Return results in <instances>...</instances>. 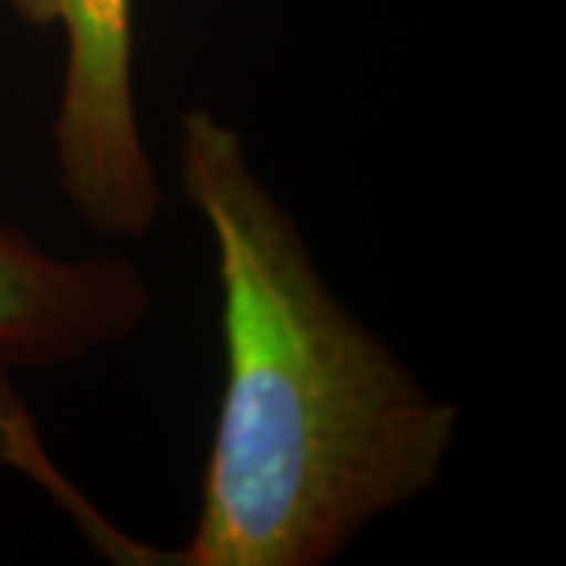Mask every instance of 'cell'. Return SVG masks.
<instances>
[{"mask_svg":"<svg viewBox=\"0 0 566 566\" xmlns=\"http://www.w3.org/2000/svg\"><path fill=\"white\" fill-rule=\"evenodd\" d=\"M186 202L214 243L223 385L177 566H324L441 482L460 406L327 286L237 126L186 107Z\"/></svg>","mask_w":566,"mask_h":566,"instance_id":"obj_1","label":"cell"},{"mask_svg":"<svg viewBox=\"0 0 566 566\" xmlns=\"http://www.w3.org/2000/svg\"><path fill=\"white\" fill-rule=\"evenodd\" d=\"M148 312L151 286L126 255H54L0 223V363H80L129 340Z\"/></svg>","mask_w":566,"mask_h":566,"instance_id":"obj_3","label":"cell"},{"mask_svg":"<svg viewBox=\"0 0 566 566\" xmlns=\"http://www.w3.org/2000/svg\"><path fill=\"white\" fill-rule=\"evenodd\" d=\"M32 29L63 35L61 98L51 123L57 182L80 221L104 240L155 230L164 186L136 104L133 0H0Z\"/></svg>","mask_w":566,"mask_h":566,"instance_id":"obj_2","label":"cell"}]
</instances>
